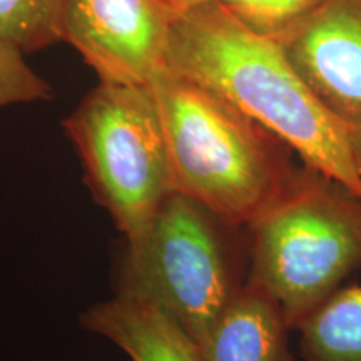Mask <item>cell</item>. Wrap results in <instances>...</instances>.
<instances>
[{"label":"cell","mask_w":361,"mask_h":361,"mask_svg":"<svg viewBox=\"0 0 361 361\" xmlns=\"http://www.w3.org/2000/svg\"><path fill=\"white\" fill-rule=\"evenodd\" d=\"M168 141L173 191L233 228H250L291 186V147L258 121L168 67L151 80Z\"/></svg>","instance_id":"obj_2"},{"label":"cell","mask_w":361,"mask_h":361,"mask_svg":"<svg viewBox=\"0 0 361 361\" xmlns=\"http://www.w3.org/2000/svg\"><path fill=\"white\" fill-rule=\"evenodd\" d=\"M25 56L19 45L0 35V109L54 97L52 85L27 64Z\"/></svg>","instance_id":"obj_13"},{"label":"cell","mask_w":361,"mask_h":361,"mask_svg":"<svg viewBox=\"0 0 361 361\" xmlns=\"http://www.w3.org/2000/svg\"><path fill=\"white\" fill-rule=\"evenodd\" d=\"M348 129V141L351 147V154H353L356 169L361 176V126H351L346 124Z\"/></svg>","instance_id":"obj_14"},{"label":"cell","mask_w":361,"mask_h":361,"mask_svg":"<svg viewBox=\"0 0 361 361\" xmlns=\"http://www.w3.org/2000/svg\"><path fill=\"white\" fill-rule=\"evenodd\" d=\"M166 67L231 102L286 142L305 166L361 197L346 123L319 101L278 40L211 2L176 17Z\"/></svg>","instance_id":"obj_1"},{"label":"cell","mask_w":361,"mask_h":361,"mask_svg":"<svg viewBox=\"0 0 361 361\" xmlns=\"http://www.w3.org/2000/svg\"><path fill=\"white\" fill-rule=\"evenodd\" d=\"M252 284L298 329L361 266V197L301 166L291 186L252 223Z\"/></svg>","instance_id":"obj_3"},{"label":"cell","mask_w":361,"mask_h":361,"mask_svg":"<svg viewBox=\"0 0 361 361\" xmlns=\"http://www.w3.org/2000/svg\"><path fill=\"white\" fill-rule=\"evenodd\" d=\"M279 44L319 101L361 126V0H323Z\"/></svg>","instance_id":"obj_7"},{"label":"cell","mask_w":361,"mask_h":361,"mask_svg":"<svg viewBox=\"0 0 361 361\" xmlns=\"http://www.w3.org/2000/svg\"><path fill=\"white\" fill-rule=\"evenodd\" d=\"M64 0H0V35L25 54L62 42Z\"/></svg>","instance_id":"obj_11"},{"label":"cell","mask_w":361,"mask_h":361,"mask_svg":"<svg viewBox=\"0 0 361 361\" xmlns=\"http://www.w3.org/2000/svg\"><path fill=\"white\" fill-rule=\"evenodd\" d=\"M288 324L278 306L252 284L239 288L211 329L204 361H293Z\"/></svg>","instance_id":"obj_9"},{"label":"cell","mask_w":361,"mask_h":361,"mask_svg":"<svg viewBox=\"0 0 361 361\" xmlns=\"http://www.w3.org/2000/svg\"><path fill=\"white\" fill-rule=\"evenodd\" d=\"M168 6L173 8L176 16H180V13L192 11V8H197L201 6H206V4L211 2H219V0H166Z\"/></svg>","instance_id":"obj_15"},{"label":"cell","mask_w":361,"mask_h":361,"mask_svg":"<svg viewBox=\"0 0 361 361\" xmlns=\"http://www.w3.org/2000/svg\"><path fill=\"white\" fill-rule=\"evenodd\" d=\"M62 128L96 201L133 243L173 192L168 141L151 85L99 80Z\"/></svg>","instance_id":"obj_4"},{"label":"cell","mask_w":361,"mask_h":361,"mask_svg":"<svg viewBox=\"0 0 361 361\" xmlns=\"http://www.w3.org/2000/svg\"><path fill=\"white\" fill-rule=\"evenodd\" d=\"M226 224L186 194L173 191L144 233L128 243L119 293L159 305L197 346L239 288Z\"/></svg>","instance_id":"obj_5"},{"label":"cell","mask_w":361,"mask_h":361,"mask_svg":"<svg viewBox=\"0 0 361 361\" xmlns=\"http://www.w3.org/2000/svg\"><path fill=\"white\" fill-rule=\"evenodd\" d=\"M243 24L261 35L281 40L323 0H219Z\"/></svg>","instance_id":"obj_12"},{"label":"cell","mask_w":361,"mask_h":361,"mask_svg":"<svg viewBox=\"0 0 361 361\" xmlns=\"http://www.w3.org/2000/svg\"><path fill=\"white\" fill-rule=\"evenodd\" d=\"M298 329L305 361H361V284L341 286Z\"/></svg>","instance_id":"obj_10"},{"label":"cell","mask_w":361,"mask_h":361,"mask_svg":"<svg viewBox=\"0 0 361 361\" xmlns=\"http://www.w3.org/2000/svg\"><path fill=\"white\" fill-rule=\"evenodd\" d=\"M176 17L166 0H64L62 42L102 82L149 85L166 67Z\"/></svg>","instance_id":"obj_6"},{"label":"cell","mask_w":361,"mask_h":361,"mask_svg":"<svg viewBox=\"0 0 361 361\" xmlns=\"http://www.w3.org/2000/svg\"><path fill=\"white\" fill-rule=\"evenodd\" d=\"M82 326L119 346L133 361H204L201 350L159 305L117 293L82 314Z\"/></svg>","instance_id":"obj_8"}]
</instances>
